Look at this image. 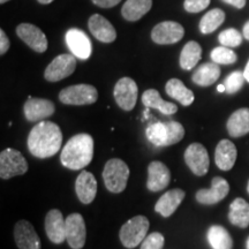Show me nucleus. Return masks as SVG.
<instances>
[{"label": "nucleus", "mask_w": 249, "mask_h": 249, "mask_svg": "<svg viewBox=\"0 0 249 249\" xmlns=\"http://www.w3.org/2000/svg\"><path fill=\"white\" fill-rule=\"evenodd\" d=\"M202 58V48L197 42L191 40L183 46L180 54V67L185 71H191L194 68Z\"/></svg>", "instance_id": "nucleus-31"}, {"label": "nucleus", "mask_w": 249, "mask_h": 249, "mask_svg": "<svg viewBox=\"0 0 249 249\" xmlns=\"http://www.w3.org/2000/svg\"><path fill=\"white\" fill-rule=\"evenodd\" d=\"M245 75L240 71H232L229 76L224 81V86L226 88L227 93H235L242 88L245 83Z\"/></svg>", "instance_id": "nucleus-35"}, {"label": "nucleus", "mask_w": 249, "mask_h": 249, "mask_svg": "<svg viewBox=\"0 0 249 249\" xmlns=\"http://www.w3.org/2000/svg\"><path fill=\"white\" fill-rule=\"evenodd\" d=\"M152 7V0H127L121 8V14L124 20L139 21L144 17Z\"/></svg>", "instance_id": "nucleus-28"}, {"label": "nucleus", "mask_w": 249, "mask_h": 249, "mask_svg": "<svg viewBox=\"0 0 249 249\" xmlns=\"http://www.w3.org/2000/svg\"><path fill=\"white\" fill-rule=\"evenodd\" d=\"M62 133L60 127L52 121H39L28 136V149L37 158H49L60 150Z\"/></svg>", "instance_id": "nucleus-1"}, {"label": "nucleus", "mask_w": 249, "mask_h": 249, "mask_svg": "<svg viewBox=\"0 0 249 249\" xmlns=\"http://www.w3.org/2000/svg\"><path fill=\"white\" fill-rule=\"evenodd\" d=\"M97 89L90 85L71 86L59 93V101L66 105H90L97 102Z\"/></svg>", "instance_id": "nucleus-7"}, {"label": "nucleus", "mask_w": 249, "mask_h": 249, "mask_svg": "<svg viewBox=\"0 0 249 249\" xmlns=\"http://www.w3.org/2000/svg\"><path fill=\"white\" fill-rule=\"evenodd\" d=\"M236 156L235 145L230 140H222L217 144L216 151H214V161L218 169L222 171H230L234 166Z\"/></svg>", "instance_id": "nucleus-23"}, {"label": "nucleus", "mask_w": 249, "mask_h": 249, "mask_svg": "<svg viewBox=\"0 0 249 249\" xmlns=\"http://www.w3.org/2000/svg\"><path fill=\"white\" fill-rule=\"evenodd\" d=\"M142 103L147 108H156L165 116H172L178 111V107L176 104L164 101L156 89L145 90L142 95Z\"/></svg>", "instance_id": "nucleus-25"}, {"label": "nucleus", "mask_w": 249, "mask_h": 249, "mask_svg": "<svg viewBox=\"0 0 249 249\" xmlns=\"http://www.w3.org/2000/svg\"><path fill=\"white\" fill-rule=\"evenodd\" d=\"M246 247H247V249H249V238L247 239V242H246Z\"/></svg>", "instance_id": "nucleus-45"}, {"label": "nucleus", "mask_w": 249, "mask_h": 249, "mask_svg": "<svg viewBox=\"0 0 249 249\" xmlns=\"http://www.w3.org/2000/svg\"><path fill=\"white\" fill-rule=\"evenodd\" d=\"M91 1L95 4L96 6L102 8H111L117 6L121 0H91Z\"/></svg>", "instance_id": "nucleus-39"}, {"label": "nucleus", "mask_w": 249, "mask_h": 249, "mask_svg": "<svg viewBox=\"0 0 249 249\" xmlns=\"http://www.w3.org/2000/svg\"><path fill=\"white\" fill-rule=\"evenodd\" d=\"M244 35H241L236 29H226L222 31L218 36V40L223 46L226 48H238L241 45Z\"/></svg>", "instance_id": "nucleus-34"}, {"label": "nucleus", "mask_w": 249, "mask_h": 249, "mask_svg": "<svg viewBox=\"0 0 249 249\" xmlns=\"http://www.w3.org/2000/svg\"><path fill=\"white\" fill-rule=\"evenodd\" d=\"M211 0H185L183 7L188 13H198L210 5Z\"/></svg>", "instance_id": "nucleus-37"}, {"label": "nucleus", "mask_w": 249, "mask_h": 249, "mask_svg": "<svg viewBox=\"0 0 249 249\" xmlns=\"http://www.w3.org/2000/svg\"><path fill=\"white\" fill-rule=\"evenodd\" d=\"M227 132L232 138H241L249 133V108H239L233 112L226 124Z\"/></svg>", "instance_id": "nucleus-24"}, {"label": "nucleus", "mask_w": 249, "mask_h": 249, "mask_svg": "<svg viewBox=\"0 0 249 249\" xmlns=\"http://www.w3.org/2000/svg\"><path fill=\"white\" fill-rule=\"evenodd\" d=\"M66 43L71 54L75 55L76 58L87 60L91 55V42L85 31L71 28L66 33Z\"/></svg>", "instance_id": "nucleus-15"}, {"label": "nucleus", "mask_w": 249, "mask_h": 249, "mask_svg": "<svg viewBox=\"0 0 249 249\" xmlns=\"http://www.w3.org/2000/svg\"><path fill=\"white\" fill-rule=\"evenodd\" d=\"M11 42H9L7 35L5 34L4 30H0V54H5L8 51Z\"/></svg>", "instance_id": "nucleus-38"}, {"label": "nucleus", "mask_w": 249, "mask_h": 249, "mask_svg": "<svg viewBox=\"0 0 249 249\" xmlns=\"http://www.w3.org/2000/svg\"><path fill=\"white\" fill-rule=\"evenodd\" d=\"M45 232L53 244L60 245L66 241V219H64L60 210L52 209L46 214Z\"/></svg>", "instance_id": "nucleus-17"}, {"label": "nucleus", "mask_w": 249, "mask_h": 249, "mask_svg": "<svg viewBox=\"0 0 249 249\" xmlns=\"http://www.w3.org/2000/svg\"><path fill=\"white\" fill-rule=\"evenodd\" d=\"M75 192L83 204H90L97 194V181L91 172L82 171L75 181Z\"/></svg>", "instance_id": "nucleus-21"}, {"label": "nucleus", "mask_w": 249, "mask_h": 249, "mask_svg": "<svg viewBox=\"0 0 249 249\" xmlns=\"http://www.w3.org/2000/svg\"><path fill=\"white\" fill-rule=\"evenodd\" d=\"M7 1H9V0H0V2H1V4H5V2H7Z\"/></svg>", "instance_id": "nucleus-46"}, {"label": "nucleus", "mask_w": 249, "mask_h": 249, "mask_svg": "<svg viewBox=\"0 0 249 249\" xmlns=\"http://www.w3.org/2000/svg\"><path fill=\"white\" fill-rule=\"evenodd\" d=\"M76 68V57L73 54H60L55 57L46 67L44 77L49 82H58L74 73Z\"/></svg>", "instance_id": "nucleus-8"}, {"label": "nucleus", "mask_w": 249, "mask_h": 249, "mask_svg": "<svg viewBox=\"0 0 249 249\" xmlns=\"http://www.w3.org/2000/svg\"><path fill=\"white\" fill-rule=\"evenodd\" d=\"M208 241L213 249H232L233 239L225 227L213 225L208 230Z\"/></svg>", "instance_id": "nucleus-30"}, {"label": "nucleus", "mask_w": 249, "mask_h": 249, "mask_svg": "<svg viewBox=\"0 0 249 249\" xmlns=\"http://www.w3.org/2000/svg\"><path fill=\"white\" fill-rule=\"evenodd\" d=\"M149 225L150 223L145 216L139 214V216L130 218L120 229L119 238L121 244L128 249L138 247L147 238L145 235H147Z\"/></svg>", "instance_id": "nucleus-5"}, {"label": "nucleus", "mask_w": 249, "mask_h": 249, "mask_svg": "<svg viewBox=\"0 0 249 249\" xmlns=\"http://www.w3.org/2000/svg\"><path fill=\"white\" fill-rule=\"evenodd\" d=\"M244 75H245V79L247 82H249V61L247 64V66L245 68V71H244Z\"/></svg>", "instance_id": "nucleus-42"}, {"label": "nucleus", "mask_w": 249, "mask_h": 249, "mask_svg": "<svg viewBox=\"0 0 249 249\" xmlns=\"http://www.w3.org/2000/svg\"><path fill=\"white\" fill-rule=\"evenodd\" d=\"M185 161L192 172L197 177H203L209 171V155L201 143H193L186 149Z\"/></svg>", "instance_id": "nucleus-9"}, {"label": "nucleus", "mask_w": 249, "mask_h": 249, "mask_svg": "<svg viewBox=\"0 0 249 249\" xmlns=\"http://www.w3.org/2000/svg\"><path fill=\"white\" fill-rule=\"evenodd\" d=\"M242 35L247 40H249V21L246 22V24L244 26V31H242Z\"/></svg>", "instance_id": "nucleus-41"}, {"label": "nucleus", "mask_w": 249, "mask_h": 249, "mask_svg": "<svg viewBox=\"0 0 249 249\" xmlns=\"http://www.w3.org/2000/svg\"><path fill=\"white\" fill-rule=\"evenodd\" d=\"M87 239V229L80 213H71L66 218V241L71 249H82Z\"/></svg>", "instance_id": "nucleus-12"}, {"label": "nucleus", "mask_w": 249, "mask_h": 249, "mask_svg": "<svg viewBox=\"0 0 249 249\" xmlns=\"http://www.w3.org/2000/svg\"><path fill=\"white\" fill-rule=\"evenodd\" d=\"M185 196L186 193L182 189H171V191L165 193L160 200L157 201V203L155 205V211L165 218L172 216L179 208V205L181 204Z\"/></svg>", "instance_id": "nucleus-22"}, {"label": "nucleus", "mask_w": 249, "mask_h": 249, "mask_svg": "<svg viewBox=\"0 0 249 249\" xmlns=\"http://www.w3.org/2000/svg\"><path fill=\"white\" fill-rule=\"evenodd\" d=\"M129 169L127 164L119 158H112L105 164L103 170V180L108 192L119 194L127 187Z\"/></svg>", "instance_id": "nucleus-4"}, {"label": "nucleus", "mask_w": 249, "mask_h": 249, "mask_svg": "<svg viewBox=\"0 0 249 249\" xmlns=\"http://www.w3.org/2000/svg\"><path fill=\"white\" fill-rule=\"evenodd\" d=\"M164 235L161 233L154 232L143 240L141 249H161L164 246Z\"/></svg>", "instance_id": "nucleus-36"}, {"label": "nucleus", "mask_w": 249, "mask_h": 249, "mask_svg": "<svg viewBox=\"0 0 249 249\" xmlns=\"http://www.w3.org/2000/svg\"><path fill=\"white\" fill-rule=\"evenodd\" d=\"M26 158L20 151L13 148H7L0 154V178L8 180L14 177L22 176L28 171Z\"/></svg>", "instance_id": "nucleus-6"}, {"label": "nucleus", "mask_w": 249, "mask_h": 249, "mask_svg": "<svg viewBox=\"0 0 249 249\" xmlns=\"http://www.w3.org/2000/svg\"><path fill=\"white\" fill-rule=\"evenodd\" d=\"M220 76L219 65L216 62H205L201 65L195 73L193 74L192 80L195 85L200 87H209L213 86Z\"/></svg>", "instance_id": "nucleus-26"}, {"label": "nucleus", "mask_w": 249, "mask_h": 249, "mask_svg": "<svg viewBox=\"0 0 249 249\" xmlns=\"http://www.w3.org/2000/svg\"><path fill=\"white\" fill-rule=\"evenodd\" d=\"M93 157V139L89 134H77L68 140L61 150L60 161L66 169L82 170L91 163Z\"/></svg>", "instance_id": "nucleus-2"}, {"label": "nucleus", "mask_w": 249, "mask_h": 249, "mask_svg": "<svg viewBox=\"0 0 249 249\" xmlns=\"http://www.w3.org/2000/svg\"><path fill=\"white\" fill-rule=\"evenodd\" d=\"M217 91L218 92H225L226 91V88H225V86H224V83L223 85H219L217 87Z\"/></svg>", "instance_id": "nucleus-43"}, {"label": "nucleus", "mask_w": 249, "mask_h": 249, "mask_svg": "<svg viewBox=\"0 0 249 249\" xmlns=\"http://www.w3.org/2000/svg\"><path fill=\"white\" fill-rule=\"evenodd\" d=\"M165 91L171 98L178 101L183 107H189L194 102L195 96L191 89H188L183 85V82L179 79H171L167 81L165 86Z\"/></svg>", "instance_id": "nucleus-27"}, {"label": "nucleus", "mask_w": 249, "mask_h": 249, "mask_svg": "<svg viewBox=\"0 0 249 249\" xmlns=\"http://www.w3.org/2000/svg\"><path fill=\"white\" fill-rule=\"evenodd\" d=\"M139 88L136 82L130 77H123L114 87V98L117 104L124 111H132L138 101Z\"/></svg>", "instance_id": "nucleus-10"}, {"label": "nucleus", "mask_w": 249, "mask_h": 249, "mask_svg": "<svg viewBox=\"0 0 249 249\" xmlns=\"http://www.w3.org/2000/svg\"><path fill=\"white\" fill-rule=\"evenodd\" d=\"M229 220L232 225L246 229L249 226V203L238 197L230 205Z\"/></svg>", "instance_id": "nucleus-29"}, {"label": "nucleus", "mask_w": 249, "mask_h": 249, "mask_svg": "<svg viewBox=\"0 0 249 249\" xmlns=\"http://www.w3.org/2000/svg\"><path fill=\"white\" fill-rule=\"evenodd\" d=\"M171 172L169 167L161 161H151L148 166L147 187L151 192H160L169 186Z\"/></svg>", "instance_id": "nucleus-19"}, {"label": "nucleus", "mask_w": 249, "mask_h": 249, "mask_svg": "<svg viewBox=\"0 0 249 249\" xmlns=\"http://www.w3.org/2000/svg\"><path fill=\"white\" fill-rule=\"evenodd\" d=\"M17 35L26 44L38 53H44L48 50V38L38 27L30 23H21L17 28Z\"/></svg>", "instance_id": "nucleus-13"}, {"label": "nucleus", "mask_w": 249, "mask_h": 249, "mask_svg": "<svg viewBox=\"0 0 249 249\" xmlns=\"http://www.w3.org/2000/svg\"><path fill=\"white\" fill-rule=\"evenodd\" d=\"M247 192H248V194H249V180H248V183H247Z\"/></svg>", "instance_id": "nucleus-47"}, {"label": "nucleus", "mask_w": 249, "mask_h": 249, "mask_svg": "<svg viewBox=\"0 0 249 249\" xmlns=\"http://www.w3.org/2000/svg\"><path fill=\"white\" fill-rule=\"evenodd\" d=\"M224 21H225V13H224L222 9H211L200 21L201 33L204 34V35L213 33L218 27L222 26Z\"/></svg>", "instance_id": "nucleus-32"}, {"label": "nucleus", "mask_w": 249, "mask_h": 249, "mask_svg": "<svg viewBox=\"0 0 249 249\" xmlns=\"http://www.w3.org/2000/svg\"><path fill=\"white\" fill-rule=\"evenodd\" d=\"M211 60L218 65H232L236 61V54L230 48L226 46H218L213 49L210 53Z\"/></svg>", "instance_id": "nucleus-33"}, {"label": "nucleus", "mask_w": 249, "mask_h": 249, "mask_svg": "<svg viewBox=\"0 0 249 249\" xmlns=\"http://www.w3.org/2000/svg\"><path fill=\"white\" fill-rule=\"evenodd\" d=\"M145 135L148 141L156 147H169L181 141L185 136V128L178 121H157L149 124Z\"/></svg>", "instance_id": "nucleus-3"}, {"label": "nucleus", "mask_w": 249, "mask_h": 249, "mask_svg": "<svg viewBox=\"0 0 249 249\" xmlns=\"http://www.w3.org/2000/svg\"><path fill=\"white\" fill-rule=\"evenodd\" d=\"M183 35H185V29L181 24L174 21H164L152 29L151 39L156 44L167 45L181 40Z\"/></svg>", "instance_id": "nucleus-11"}, {"label": "nucleus", "mask_w": 249, "mask_h": 249, "mask_svg": "<svg viewBox=\"0 0 249 249\" xmlns=\"http://www.w3.org/2000/svg\"><path fill=\"white\" fill-rule=\"evenodd\" d=\"M55 107L51 101L45 98L29 97L23 107L24 117L28 121L36 123L51 117L54 113Z\"/></svg>", "instance_id": "nucleus-16"}, {"label": "nucleus", "mask_w": 249, "mask_h": 249, "mask_svg": "<svg viewBox=\"0 0 249 249\" xmlns=\"http://www.w3.org/2000/svg\"><path fill=\"white\" fill-rule=\"evenodd\" d=\"M37 1L39 2V4H43V5H48V4H51L53 0H37Z\"/></svg>", "instance_id": "nucleus-44"}, {"label": "nucleus", "mask_w": 249, "mask_h": 249, "mask_svg": "<svg viewBox=\"0 0 249 249\" xmlns=\"http://www.w3.org/2000/svg\"><path fill=\"white\" fill-rule=\"evenodd\" d=\"M230 192V185L222 177H214L211 180V188L200 189L196 193V201L201 204H216L226 197Z\"/></svg>", "instance_id": "nucleus-14"}, {"label": "nucleus", "mask_w": 249, "mask_h": 249, "mask_svg": "<svg viewBox=\"0 0 249 249\" xmlns=\"http://www.w3.org/2000/svg\"><path fill=\"white\" fill-rule=\"evenodd\" d=\"M90 33L102 43H112L117 38V31L111 22L99 14H93L88 21Z\"/></svg>", "instance_id": "nucleus-20"}, {"label": "nucleus", "mask_w": 249, "mask_h": 249, "mask_svg": "<svg viewBox=\"0 0 249 249\" xmlns=\"http://www.w3.org/2000/svg\"><path fill=\"white\" fill-rule=\"evenodd\" d=\"M222 1L226 2V4L231 5V6H233V7L239 8V9L244 8L246 5V0H222Z\"/></svg>", "instance_id": "nucleus-40"}, {"label": "nucleus", "mask_w": 249, "mask_h": 249, "mask_svg": "<svg viewBox=\"0 0 249 249\" xmlns=\"http://www.w3.org/2000/svg\"><path fill=\"white\" fill-rule=\"evenodd\" d=\"M14 239L18 249H40V239L28 220H18L14 227Z\"/></svg>", "instance_id": "nucleus-18"}]
</instances>
